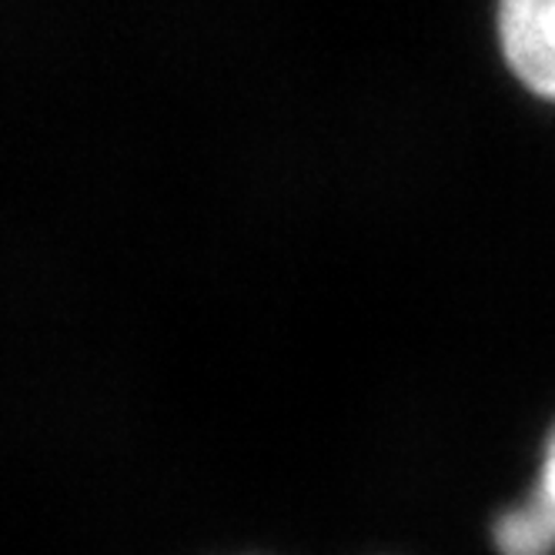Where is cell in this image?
Masks as SVG:
<instances>
[{"label":"cell","mask_w":555,"mask_h":555,"mask_svg":"<svg viewBox=\"0 0 555 555\" xmlns=\"http://www.w3.org/2000/svg\"><path fill=\"white\" fill-rule=\"evenodd\" d=\"M499 37L515 77L555 101V0H508L499 11Z\"/></svg>","instance_id":"1"},{"label":"cell","mask_w":555,"mask_h":555,"mask_svg":"<svg viewBox=\"0 0 555 555\" xmlns=\"http://www.w3.org/2000/svg\"><path fill=\"white\" fill-rule=\"evenodd\" d=\"M492 535L502 555H548L555 548V502L539 489L519 508L502 512Z\"/></svg>","instance_id":"2"},{"label":"cell","mask_w":555,"mask_h":555,"mask_svg":"<svg viewBox=\"0 0 555 555\" xmlns=\"http://www.w3.org/2000/svg\"><path fill=\"white\" fill-rule=\"evenodd\" d=\"M552 502H555V431L545 446V462H542V486H539Z\"/></svg>","instance_id":"3"}]
</instances>
